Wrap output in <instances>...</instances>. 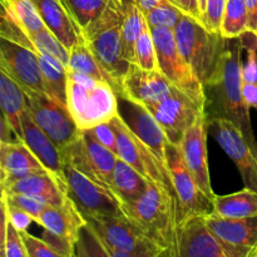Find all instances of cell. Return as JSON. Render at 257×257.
<instances>
[{
  "mask_svg": "<svg viewBox=\"0 0 257 257\" xmlns=\"http://www.w3.org/2000/svg\"><path fill=\"white\" fill-rule=\"evenodd\" d=\"M242 43L241 39L227 42V49L213 79L205 85V113L208 125L218 118L235 123L245 136L257 157V141L250 118V107L242 90Z\"/></svg>",
  "mask_w": 257,
  "mask_h": 257,
  "instance_id": "1",
  "label": "cell"
},
{
  "mask_svg": "<svg viewBox=\"0 0 257 257\" xmlns=\"http://www.w3.org/2000/svg\"><path fill=\"white\" fill-rule=\"evenodd\" d=\"M122 210L165 256L177 257L178 205L172 196L150 181L146 192L132 202L122 203Z\"/></svg>",
  "mask_w": 257,
  "mask_h": 257,
  "instance_id": "2",
  "label": "cell"
},
{
  "mask_svg": "<svg viewBox=\"0 0 257 257\" xmlns=\"http://www.w3.org/2000/svg\"><path fill=\"white\" fill-rule=\"evenodd\" d=\"M175 35L181 55L205 87L217 73L228 40L187 14L176 25Z\"/></svg>",
  "mask_w": 257,
  "mask_h": 257,
  "instance_id": "3",
  "label": "cell"
},
{
  "mask_svg": "<svg viewBox=\"0 0 257 257\" xmlns=\"http://www.w3.org/2000/svg\"><path fill=\"white\" fill-rule=\"evenodd\" d=\"M67 104L80 130L110 122L119 113L118 95L112 85L68 69Z\"/></svg>",
  "mask_w": 257,
  "mask_h": 257,
  "instance_id": "4",
  "label": "cell"
},
{
  "mask_svg": "<svg viewBox=\"0 0 257 257\" xmlns=\"http://www.w3.org/2000/svg\"><path fill=\"white\" fill-rule=\"evenodd\" d=\"M88 232L103 255L110 257H160L165 252L125 215L88 217Z\"/></svg>",
  "mask_w": 257,
  "mask_h": 257,
  "instance_id": "5",
  "label": "cell"
},
{
  "mask_svg": "<svg viewBox=\"0 0 257 257\" xmlns=\"http://www.w3.org/2000/svg\"><path fill=\"white\" fill-rule=\"evenodd\" d=\"M157 49L158 68L173 87L180 89L186 95L205 107V88L192 72L178 50L175 29L170 28H151Z\"/></svg>",
  "mask_w": 257,
  "mask_h": 257,
  "instance_id": "6",
  "label": "cell"
},
{
  "mask_svg": "<svg viewBox=\"0 0 257 257\" xmlns=\"http://www.w3.org/2000/svg\"><path fill=\"white\" fill-rule=\"evenodd\" d=\"M28 109L34 122L57 145L60 151L74 142L80 128L73 118L67 104L50 97L45 92H25Z\"/></svg>",
  "mask_w": 257,
  "mask_h": 257,
  "instance_id": "7",
  "label": "cell"
},
{
  "mask_svg": "<svg viewBox=\"0 0 257 257\" xmlns=\"http://www.w3.org/2000/svg\"><path fill=\"white\" fill-rule=\"evenodd\" d=\"M110 123L114 128L115 136H117L118 157L130 163L138 172L142 173L148 181L165 190L168 195H171L177 201V195H176L175 187H173L171 175L166 172L165 168L158 163L157 158L148 150L147 146L137 137V135L131 130L122 115L118 113L110 120Z\"/></svg>",
  "mask_w": 257,
  "mask_h": 257,
  "instance_id": "8",
  "label": "cell"
},
{
  "mask_svg": "<svg viewBox=\"0 0 257 257\" xmlns=\"http://www.w3.org/2000/svg\"><path fill=\"white\" fill-rule=\"evenodd\" d=\"M67 192L78 210L88 217L122 216V202L112 190L64 163Z\"/></svg>",
  "mask_w": 257,
  "mask_h": 257,
  "instance_id": "9",
  "label": "cell"
},
{
  "mask_svg": "<svg viewBox=\"0 0 257 257\" xmlns=\"http://www.w3.org/2000/svg\"><path fill=\"white\" fill-rule=\"evenodd\" d=\"M37 223L44 228L43 238L59 257H70L75 255V245L79 242L87 220L68 197L63 205L47 206Z\"/></svg>",
  "mask_w": 257,
  "mask_h": 257,
  "instance_id": "10",
  "label": "cell"
},
{
  "mask_svg": "<svg viewBox=\"0 0 257 257\" xmlns=\"http://www.w3.org/2000/svg\"><path fill=\"white\" fill-rule=\"evenodd\" d=\"M63 161L95 182L109 187L118 156L98 142L89 130H82L74 142L62 151Z\"/></svg>",
  "mask_w": 257,
  "mask_h": 257,
  "instance_id": "11",
  "label": "cell"
},
{
  "mask_svg": "<svg viewBox=\"0 0 257 257\" xmlns=\"http://www.w3.org/2000/svg\"><path fill=\"white\" fill-rule=\"evenodd\" d=\"M167 163L178 201V227L191 216L210 215L213 202L193 178L185 162L180 146L168 141Z\"/></svg>",
  "mask_w": 257,
  "mask_h": 257,
  "instance_id": "12",
  "label": "cell"
},
{
  "mask_svg": "<svg viewBox=\"0 0 257 257\" xmlns=\"http://www.w3.org/2000/svg\"><path fill=\"white\" fill-rule=\"evenodd\" d=\"M250 252L221 240L203 215L191 216L178 227L177 257H248Z\"/></svg>",
  "mask_w": 257,
  "mask_h": 257,
  "instance_id": "13",
  "label": "cell"
},
{
  "mask_svg": "<svg viewBox=\"0 0 257 257\" xmlns=\"http://www.w3.org/2000/svg\"><path fill=\"white\" fill-rule=\"evenodd\" d=\"M148 110L165 131L168 141L180 145L183 133L203 113L197 103L176 87L160 102L147 105Z\"/></svg>",
  "mask_w": 257,
  "mask_h": 257,
  "instance_id": "14",
  "label": "cell"
},
{
  "mask_svg": "<svg viewBox=\"0 0 257 257\" xmlns=\"http://www.w3.org/2000/svg\"><path fill=\"white\" fill-rule=\"evenodd\" d=\"M0 70H4L24 92H45L37 53L29 47L0 37Z\"/></svg>",
  "mask_w": 257,
  "mask_h": 257,
  "instance_id": "15",
  "label": "cell"
},
{
  "mask_svg": "<svg viewBox=\"0 0 257 257\" xmlns=\"http://www.w3.org/2000/svg\"><path fill=\"white\" fill-rule=\"evenodd\" d=\"M215 127L216 141L237 167L246 187L257 191V157L240 128L226 118H218Z\"/></svg>",
  "mask_w": 257,
  "mask_h": 257,
  "instance_id": "16",
  "label": "cell"
},
{
  "mask_svg": "<svg viewBox=\"0 0 257 257\" xmlns=\"http://www.w3.org/2000/svg\"><path fill=\"white\" fill-rule=\"evenodd\" d=\"M100 67L110 75L117 87L118 98L122 94V82L132 63L128 62L123 53L120 24L104 28L84 40Z\"/></svg>",
  "mask_w": 257,
  "mask_h": 257,
  "instance_id": "17",
  "label": "cell"
},
{
  "mask_svg": "<svg viewBox=\"0 0 257 257\" xmlns=\"http://www.w3.org/2000/svg\"><path fill=\"white\" fill-rule=\"evenodd\" d=\"M207 128L205 113L195 120L192 125L183 133L180 142V150L182 152L188 170L192 173L198 187L213 201L216 193L211 186L210 171L207 161Z\"/></svg>",
  "mask_w": 257,
  "mask_h": 257,
  "instance_id": "18",
  "label": "cell"
},
{
  "mask_svg": "<svg viewBox=\"0 0 257 257\" xmlns=\"http://www.w3.org/2000/svg\"><path fill=\"white\" fill-rule=\"evenodd\" d=\"M172 88L173 85L160 69H142L132 63L122 82V94L119 98L147 107L167 97Z\"/></svg>",
  "mask_w": 257,
  "mask_h": 257,
  "instance_id": "19",
  "label": "cell"
},
{
  "mask_svg": "<svg viewBox=\"0 0 257 257\" xmlns=\"http://www.w3.org/2000/svg\"><path fill=\"white\" fill-rule=\"evenodd\" d=\"M0 186L2 192L32 196L48 206H60L69 197L67 183L50 172L32 173Z\"/></svg>",
  "mask_w": 257,
  "mask_h": 257,
  "instance_id": "20",
  "label": "cell"
},
{
  "mask_svg": "<svg viewBox=\"0 0 257 257\" xmlns=\"http://www.w3.org/2000/svg\"><path fill=\"white\" fill-rule=\"evenodd\" d=\"M127 102L130 104V107H128L130 120L124 119V118L123 119L130 125L131 130L137 135V137L147 146L148 150L157 158L158 163L165 168L166 172L170 173L167 163L168 138L165 131L147 108L137 104V103L131 102V100H127Z\"/></svg>",
  "mask_w": 257,
  "mask_h": 257,
  "instance_id": "21",
  "label": "cell"
},
{
  "mask_svg": "<svg viewBox=\"0 0 257 257\" xmlns=\"http://www.w3.org/2000/svg\"><path fill=\"white\" fill-rule=\"evenodd\" d=\"M22 141L30 148L35 157L44 165V167L50 173L67 183L64 176V161H63L62 151L34 122L28 108L22 114Z\"/></svg>",
  "mask_w": 257,
  "mask_h": 257,
  "instance_id": "22",
  "label": "cell"
},
{
  "mask_svg": "<svg viewBox=\"0 0 257 257\" xmlns=\"http://www.w3.org/2000/svg\"><path fill=\"white\" fill-rule=\"evenodd\" d=\"M39 172L49 171L23 141L0 142V185Z\"/></svg>",
  "mask_w": 257,
  "mask_h": 257,
  "instance_id": "23",
  "label": "cell"
},
{
  "mask_svg": "<svg viewBox=\"0 0 257 257\" xmlns=\"http://www.w3.org/2000/svg\"><path fill=\"white\" fill-rule=\"evenodd\" d=\"M205 218L208 227L228 245L243 248L250 253L256 247L257 216L255 217L232 218L221 217L215 213H210V215H206Z\"/></svg>",
  "mask_w": 257,
  "mask_h": 257,
  "instance_id": "24",
  "label": "cell"
},
{
  "mask_svg": "<svg viewBox=\"0 0 257 257\" xmlns=\"http://www.w3.org/2000/svg\"><path fill=\"white\" fill-rule=\"evenodd\" d=\"M44 22L45 27L62 42L68 50L82 42L83 34L79 27L62 0H33Z\"/></svg>",
  "mask_w": 257,
  "mask_h": 257,
  "instance_id": "25",
  "label": "cell"
},
{
  "mask_svg": "<svg viewBox=\"0 0 257 257\" xmlns=\"http://www.w3.org/2000/svg\"><path fill=\"white\" fill-rule=\"evenodd\" d=\"M0 108L2 117L14 131L18 140L22 141V114L28 108L27 95L23 88L4 70H0Z\"/></svg>",
  "mask_w": 257,
  "mask_h": 257,
  "instance_id": "26",
  "label": "cell"
},
{
  "mask_svg": "<svg viewBox=\"0 0 257 257\" xmlns=\"http://www.w3.org/2000/svg\"><path fill=\"white\" fill-rule=\"evenodd\" d=\"M148 185L150 181L142 173L120 157L117 158L109 188L120 202L125 203L137 200L146 192Z\"/></svg>",
  "mask_w": 257,
  "mask_h": 257,
  "instance_id": "27",
  "label": "cell"
},
{
  "mask_svg": "<svg viewBox=\"0 0 257 257\" xmlns=\"http://www.w3.org/2000/svg\"><path fill=\"white\" fill-rule=\"evenodd\" d=\"M212 202V213L221 217L245 218L257 216V191L248 187L230 195H216Z\"/></svg>",
  "mask_w": 257,
  "mask_h": 257,
  "instance_id": "28",
  "label": "cell"
},
{
  "mask_svg": "<svg viewBox=\"0 0 257 257\" xmlns=\"http://www.w3.org/2000/svg\"><path fill=\"white\" fill-rule=\"evenodd\" d=\"M30 49L37 53L47 93L50 97L67 104L68 68L52 55L45 54L35 48H30Z\"/></svg>",
  "mask_w": 257,
  "mask_h": 257,
  "instance_id": "29",
  "label": "cell"
},
{
  "mask_svg": "<svg viewBox=\"0 0 257 257\" xmlns=\"http://www.w3.org/2000/svg\"><path fill=\"white\" fill-rule=\"evenodd\" d=\"M68 69L74 70V72L80 73V74L88 75L90 78H94L98 80H104L108 82L113 87V89L117 93V87L110 75L100 67L98 60L90 52L89 47L84 40L75 44L72 49L69 50V60H68Z\"/></svg>",
  "mask_w": 257,
  "mask_h": 257,
  "instance_id": "30",
  "label": "cell"
},
{
  "mask_svg": "<svg viewBox=\"0 0 257 257\" xmlns=\"http://www.w3.org/2000/svg\"><path fill=\"white\" fill-rule=\"evenodd\" d=\"M2 4L3 12L7 13L28 34H33L45 28L33 0H2Z\"/></svg>",
  "mask_w": 257,
  "mask_h": 257,
  "instance_id": "31",
  "label": "cell"
},
{
  "mask_svg": "<svg viewBox=\"0 0 257 257\" xmlns=\"http://www.w3.org/2000/svg\"><path fill=\"white\" fill-rule=\"evenodd\" d=\"M248 32V13L245 0H227L220 33L225 39H238Z\"/></svg>",
  "mask_w": 257,
  "mask_h": 257,
  "instance_id": "32",
  "label": "cell"
},
{
  "mask_svg": "<svg viewBox=\"0 0 257 257\" xmlns=\"http://www.w3.org/2000/svg\"><path fill=\"white\" fill-rule=\"evenodd\" d=\"M62 2L83 34L85 29L102 15L109 0H62Z\"/></svg>",
  "mask_w": 257,
  "mask_h": 257,
  "instance_id": "33",
  "label": "cell"
},
{
  "mask_svg": "<svg viewBox=\"0 0 257 257\" xmlns=\"http://www.w3.org/2000/svg\"><path fill=\"white\" fill-rule=\"evenodd\" d=\"M135 64L147 70H158V58L157 49H156L155 38H153L152 29L145 20L143 29L136 43L135 52Z\"/></svg>",
  "mask_w": 257,
  "mask_h": 257,
  "instance_id": "34",
  "label": "cell"
},
{
  "mask_svg": "<svg viewBox=\"0 0 257 257\" xmlns=\"http://www.w3.org/2000/svg\"><path fill=\"white\" fill-rule=\"evenodd\" d=\"M0 256L2 257H28L22 232L8 218L2 210V237H0Z\"/></svg>",
  "mask_w": 257,
  "mask_h": 257,
  "instance_id": "35",
  "label": "cell"
},
{
  "mask_svg": "<svg viewBox=\"0 0 257 257\" xmlns=\"http://www.w3.org/2000/svg\"><path fill=\"white\" fill-rule=\"evenodd\" d=\"M28 35H29L30 40H32L29 48H35V49L40 50V52L45 53V54L52 55L53 58L58 59L68 68L69 50L62 44V42L47 27L43 28L39 32Z\"/></svg>",
  "mask_w": 257,
  "mask_h": 257,
  "instance_id": "36",
  "label": "cell"
},
{
  "mask_svg": "<svg viewBox=\"0 0 257 257\" xmlns=\"http://www.w3.org/2000/svg\"><path fill=\"white\" fill-rule=\"evenodd\" d=\"M185 13L172 2H166L157 5L146 13L145 18L151 28H170L175 29Z\"/></svg>",
  "mask_w": 257,
  "mask_h": 257,
  "instance_id": "37",
  "label": "cell"
},
{
  "mask_svg": "<svg viewBox=\"0 0 257 257\" xmlns=\"http://www.w3.org/2000/svg\"><path fill=\"white\" fill-rule=\"evenodd\" d=\"M240 39L243 49H246V62L242 63V80L257 83V37L248 30Z\"/></svg>",
  "mask_w": 257,
  "mask_h": 257,
  "instance_id": "38",
  "label": "cell"
},
{
  "mask_svg": "<svg viewBox=\"0 0 257 257\" xmlns=\"http://www.w3.org/2000/svg\"><path fill=\"white\" fill-rule=\"evenodd\" d=\"M2 197L5 198L7 202L12 203V205L17 206V207L22 208L25 212L29 213V215L34 218V222H38L42 212L48 206L45 205V203H43L42 201L32 197V196L23 195V193L2 192Z\"/></svg>",
  "mask_w": 257,
  "mask_h": 257,
  "instance_id": "39",
  "label": "cell"
},
{
  "mask_svg": "<svg viewBox=\"0 0 257 257\" xmlns=\"http://www.w3.org/2000/svg\"><path fill=\"white\" fill-rule=\"evenodd\" d=\"M28 257H59L57 251L44 240L30 235L28 231H20Z\"/></svg>",
  "mask_w": 257,
  "mask_h": 257,
  "instance_id": "40",
  "label": "cell"
},
{
  "mask_svg": "<svg viewBox=\"0 0 257 257\" xmlns=\"http://www.w3.org/2000/svg\"><path fill=\"white\" fill-rule=\"evenodd\" d=\"M226 2L227 0H207L203 23H205V25L208 29L213 30V32H220L221 22H222L223 13H225Z\"/></svg>",
  "mask_w": 257,
  "mask_h": 257,
  "instance_id": "41",
  "label": "cell"
},
{
  "mask_svg": "<svg viewBox=\"0 0 257 257\" xmlns=\"http://www.w3.org/2000/svg\"><path fill=\"white\" fill-rule=\"evenodd\" d=\"M0 205H2V210L5 211V213L8 215V218L12 221L13 225H14L19 231H27L28 227L30 226V223L34 221V218H33L29 213L25 212L22 208L17 207V206L12 205V203L7 202L5 198L2 197Z\"/></svg>",
  "mask_w": 257,
  "mask_h": 257,
  "instance_id": "42",
  "label": "cell"
},
{
  "mask_svg": "<svg viewBox=\"0 0 257 257\" xmlns=\"http://www.w3.org/2000/svg\"><path fill=\"white\" fill-rule=\"evenodd\" d=\"M90 133L94 136L95 140L98 142L102 143L104 147L114 152L118 156V146H117V136H115V131L113 128L112 123H100V124L95 125V127L90 128Z\"/></svg>",
  "mask_w": 257,
  "mask_h": 257,
  "instance_id": "43",
  "label": "cell"
},
{
  "mask_svg": "<svg viewBox=\"0 0 257 257\" xmlns=\"http://www.w3.org/2000/svg\"><path fill=\"white\" fill-rule=\"evenodd\" d=\"M185 14L191 15V17L196 18V19L202 20V15L200 12V5H198V0H172Z\"/></svg>",
  "mask_w": 257,
  "mask_h": 257,
  "instance_id": "44",
  "label": "cell"
},
{
  "mask_svg": "<svg viewBox=\"0 0 257 257\" xmlns=\"http://www.w3.org/2000/svg\"><path fill=\"white\" fill-rule=\"evenodd\" d=\"M242 90L243 97H245L248 107L255 108L257 110V83L243 82L242 80Z\"/></svg>",
  "mask_w": 257,
  "mask_h": 257,
  "instance_id": "45",
  "label": "cell"
},
{
  "mask_svg": "<svg viewBox=\"0 0 257 257\" xmlns=\"http://www.w3.org/2000/svg\"><path fill=\"white\" fill-rule=\"evenodd\" d=\"M248 13V30L257 37V0H245Z\"/></svg>",
  "mask_w": 257,
  "mask_h": 257,
  "instance_id": "46",
  "label": "cell"
},
{
  "mask_svg": "<svg viewBox=\"0 0 257 257\" xmlns=\"http://www.w3.org/2000/svg\"><path fill=\"white\" fill-rule=\"evenodd\" d=\"M135 2L136 4L138 5V8L142 10L143 14H146V13L152 10L153 8L157 7V5L162 4V3H166V2H172V0H135ZM173 4H175V3H173Z\"/></svg>",
  "mask_w": 257,
  "mask_h": 257,
  "instance_id": "47",
  "label": "cell"
},
{
  "mask_svg": "<svg viewBox=\"0 0 257 257\" xmlns=\"http://www.w3.org/2000/svg\"><path fill=\"white\" fill-rule=\"evenodd\" d=\"M206 3H207V0H198V5H200V12H201V15H202V20L205 19ZM203 24H205V23H203Z\"/></svg>",
  "mask_w": 257,
  "mask_h": 257,
  "instance_id": "48",
  "label": "cell"
},
{
  "mask_svg": "<svg viewBox=\"0 0 257 257\" xmlns=\"http://www.w3.org/2000/svg\"><path fill=\"white\" fill-rule=\"evenodd\" d=\"M250 257H257V245H256V247L253 248L252 251H251V253H250Z\"/></svg>",
  "mask_w": 257,
  "mask_h": 257,
  "instance_id": "49",
  "label": "cell"
}]
</instances>
